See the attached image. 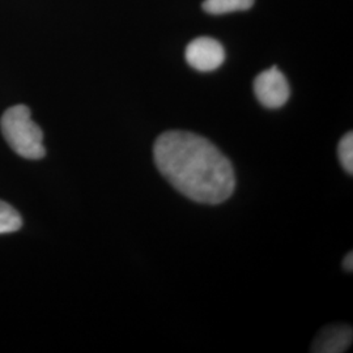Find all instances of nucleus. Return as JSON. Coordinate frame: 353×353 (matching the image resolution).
<instances>
[{
	"label": "nucleus",
	"mask_w": 353,
	"mask_h": 353,
	"mask_svg": "<svg viewBox=\"0 0 353 353\" xmlns=\"http://www.w3.org/2000/svg\"><path fill=\"white\" fill-rule=\"evenodd\" d=\"M186 61L196 71L211 72L224 63L225 51L214 38L199 37L186 48Z\"/></svg>",
	"instance_id": "4"
},
{
	"label": "nucleus",
	"mask_w": 353,
	"mask_h": 353,
	"mask_svg": "<svg viewBox=\"0 0 353 353\" xmlns=\"http://www.w3.org/2000/svg\"><path fill=\"white\" fill-rule=\"evenodd\" d=\"M159 172L182 195L203 204L225 202L236 189L230 161L214 144L188 131H168L153 145Z\"/></svg>",
	"instance_id": "1"
},
{
	"label": "nucleus",
	"mask_w": 353,
	"mask_h": 353,
	"mask_svg": "<svg viewBox=\"0 0 353 353\" xmlns=\"http://www.w3.org/2000/svg\"><path fill=\"white\" fill-rule=\"evenodd\" d=\"M0 127L8 145L19 156L28 160H39L46 151L43 147V132L32 119L26 105H16L3 114Z\"/></svg>",
	"instance_id": "2"
},
{
	"label": "nucleus",
	"mask_w": 353,
	"mask_h": 353,
	"mask_svg": "<svg viewBox=\"0 0 353 353\" xmlns=\"http://www.w3.org/2000/svg\"><path fill=\"white\" fill-rule=\"evenodd\" d=\"M338 154L343 169L350 174H353V134L350 131L345 134L338 145Z\"/></svg>",
	"instance_id": "8"
},
{
	"label": "nucleus",
	"mask_w": 353,
	"mask_h": 353,
	"mask_svg": "<svg viewBox=\"0 0 353 353\" xmlns=\"http://www.w3.org/2000/svg\"><path fill=\"white\" fill-rule=\"evenodd\" d=\"M254 93L265 108L279 109L290 99V84L284 74L274 65L255 77Z\"/></svg>",
	"instance_id": "3"
},
{
	"label": "nucleus",
	"mask_w": 353,
	"mask_h": 353,
	"mask_svg": "<svg viewBox=\"0 0 353 353\" xmlns=\"http://www.w3.org/2000/svg\"><path fill=\"white\" fill-rule=\"evenodd\" d=\"M23 227V219L12 205L0 201V234L12 233Z\"/></svg>",
	"instance_id": "7"
},
{
	"label": "nucleus",
	"mask_w": 353,
	"mask_h": 353,
	"mask_svg": "<svg viewBox=\"0 0 353 353\" xmlns=\"http://www.w3.org/2000/svg\"><path fill=\"white\" fill-rule=\"evenodd\" d=\"M254 0H204L203 10L212 14L246 11L252 8Z\"/></svg>",
	"instance_id": "6"
},
{
	"label": "nucleus",
	"mask_w": 353,
	"mask_h": 353,
	"mask_svg": "<svg viewBox=\"0 0 353 353\" xmlns=\"http://www.w3.org/2000/svg\"><path fill=\"white\" fill-rule=\"evenodd\" d=\"M343 267L345 271L348 272H352L353 271V254L352 252H348L343 261Z\"/></svg>",
	"instance_id": "9"
},
{
	"label": "nucleus",
	"mask_w": 353,
	"mask_h": 353,
	"mask_svg": "<svg viewBox=\"0 0 353 353\" xmlns=\"http://www.w3.org/2000/svg\"><path fill=\"white\" fill-rule=\"evenodd\" d=\"M352 327L335 325L323 328L313 341L312 352L341 353L350 350L352 344Z\"/></svg>",
	"instance_id": "5"
}]
</instances>
